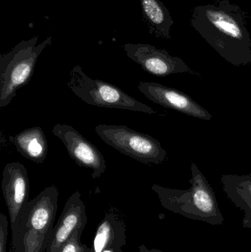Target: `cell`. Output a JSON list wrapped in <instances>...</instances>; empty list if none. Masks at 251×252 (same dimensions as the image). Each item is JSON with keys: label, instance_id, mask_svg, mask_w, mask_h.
<instances>
[{"label": "cell", "instance_id": "6da1fadb", "mask_svg": "<svg viewBox=\"0 0 251 252\" xmlns=\"http://www.w3.org/2000/svg\"><path fill=\"white\" fill-rule=\"evenodd\" d=\"M190 23L196 32L233 66L251 63V38L247 13L229 0L196 6Z\"/></svg>", "mask_w": 251, "mask_h": 252}, {"label": "cell", "instance_id": "7a4b0ae2", "mask_svg": "<svg viewBox=\"0 0 251 252\" xmlns=\"http://www.w3.org/2000/svg\"><path fill=\"white\" fill-rule=\"evenodd\" d=\"M191 187L188 189H172L154 184L151 189L157 194L164 208L187 219L211 225H222L224 218L210 184L195 163H191Z\"/></svg>", "mask_w": 251, "mask_h": 252}, {"label": "cell", "instance_id": "3957f363", "mask_svg": "<svg viewBox=\"0 0 251 252\" xmlns=\"http://www.w3.org/2000/svg\"><path fill=\"white\" fill-rule=\"evenodd\" d=\"M38 36L22 40L5 54L0 56V108L11 103L18 90L28 84L38 58L53 42L52 36L37 45Z\"/></svg>", "mask_w": 251, "mask_h": 252}, {"label": "cell", "instance_id": "277c9868", "mask_svg": "<svg viewBox=\"0 0 251 252\" xmlns=\"http://www.w3.org/2000/svg\"><path fill=\"white\" fill-rule=\"evenodd\" d=\"M67 86L83 101L91 106L156 115L150 106L139 101L119 87L88 77L81 66H75L69 74Z\"/></svg>", "mask_w": 251, "mask_h": 252}, {"label": "cell", "instance_id": "5b68a950", "mask_svg": "<svg viewBox=\"0 0 251 252\" xmlns=\"http://www.w3.org/2000/svg\"><path fill=\"white\" fill-rule=\"evenodd\" d=\"M94 130L109 146L139 162L159 164L167 157V153L157 139L128 126L101 124L96 126Z\"/></svg>", "mask_w": 251, "mask_h": 252}, {"label": "cell", "instance_id": "8992f818", "mask_svg": "<svg viewBox=\"0 0 251 252\" xmlns=\"http://www.w3.org/2000/svg\"><path fill=\"white\" fill-rule=\"evenodd\" d=\"M58 198L57 187L51 185L28 201L22 210L17 225L11 229L12 237L22 230L33 231L47 236L49 243L54 228Z\"/></svg>", "mask_w": 251, "mask_h": 252}, {"label": "cell", "instance_id": "52a82bcc", "mask_svg": "<svg viewBox=\"0 0 251 252\" xmlns=\"http://www.w3.org/2000/svg\"><path fill=\"white\" fill-rule=\"evenodd\" d=\"M123 49L130 59L138 63L145 72L159 77L186 73L200 76L182 59L172 56L167 50L148 44H125Z\"/></svg>", "mask_w": 251, "mask_h": 252}, {"label": "cell", "instance_id": "ba28073f", "mask_svg": "<svg viewBox=\"0 0 251 252\" xmlns=\"http://www.w3.org/2000/svg\"><path fill=\"white\" fill-rule=\"evenodd\" d=\"M52 132L61 140L69 157L77 164L92 170L93 179H98L104 174L106 162L103 154L95 145L85 139L72 126L67 124H56Z\"/></svg>", "mask_w": 251, "mask_h": 252}, {"label": "cell", "instance_id": "9c48e42d", "mask_svg": "<svg viewBox=\"0 0 251 252\" xmlns=\"http://www.w3.org/2000/svg\"><path fill=\"white\" fill-rule=\"evenodd\" d=\"M141 94L163 107L177 111L197 119L211 121L212 115L188 94L176 89L156 82L141 81L138 85Z\"/></svg>", "mask_w": 251, "mask_h": 252}, {"label": "cell", "instance_id": "30bf717a", "mask_svg": "<svg viewBox=\"0 0 251 252\" xmlns=\"http://www.w3.org/2000/svg\"><path fill=\"white\" fill-rule=\"evenodd\" d=\"M1 190L8 210L11 229L17 225L24 207L29 201V180L26 167L20 162H10L2 172Z\"/></svg>", "mask_w": 251, "mask_h": 252}, {"label": "cell", "instance_id": "8fae6325", "mask_svg": "<svg viewBox=\"0 0 251 252\" xmlns=\"http://www.w3.org/2000/svg\"><path fill=\"white\" fill-rule=\"evenodd\" d=\"M87 222L88 218L85 204L81 198V193L77 191L66 201L44 252H59L74 231L77 229L84 230Z\"/></svg>", "mask_w": 251, "mask_h": 252}, {"label": "cell", "instance_id": "7c38bea8", "mask_svg": "<svg viewBox=\"0 0 251 252\" xmlns=\"http://www.w3.org/2000/svg\"><path fill=\"white\" fill-rule=\"evenodd\" d=\"M126 229L123 220L113 212L108 213L99 223L93 242L94 252H124Z\"/></svg>", "mask_w": 251, "mask_h": 252}, {"label": "cell", "instance_id": "4fadbf2b", "mask_svg": "<svg viewBox=\"0 0 251 252\" xmlns=\"http://www.w3.org/2000/svg\"><path fill=\"white\" fill-rule=\"evenodd\" d=\"M18 152L28 160L41 164L47 158L48 142L44 130L39 126H34L9 137Z\"/></svg>", "mask_w": 251, "mask_h": 252}, {"label": "cell", "instance_id": "5bb4252c", "mask_svg": "<svg viewBox=\"0 0 251 252\" xmlns=\"http://www.w3.org/2000/svg\"><path fill=\"white\" fill-rule=\"evenodd\" d=\"M143 19L150 33L157 38L170 39L174 21L169 10L160 0H139Z\"/></svg>", "mask_w": 251, "mask_h": 252}, {"label": "cell", "instance_id": "9a60e30c", "mask_svg": "<svg viewBox=\"0 0 251 252\" xmlns=\"http://www.w3.org/2000/svg\"><path fill=\"white\" fill-rule=\"evenodd\" d=\"M221 183L230 201L245 215L251 216V174H223Z\"/></svg>", "mask_w": 251, "mask_h": 252}, {"label": "cell", "instance_id": "2e32d148", "mask_svg": "<svg viewBox=\"0 0 251 252\" xmlns=\"http://www.w3.org/2000/svg\"><path fill=\"white\" fill-rule=\"evenodd\" d=\"M83 232L84 229L74 231L59 252H94L93 248L88 247L81 241Z\"/></svg>", "mask_w": 251, "mask_h": 252}, {"label": "cell", "instance_id": "e0dca14e", "mask_svg": "<svg viewBox=\"0 0 251 252\" xmlns=\"http://www.w3.org/2000/svg\"><path fill=\"white\" fill-rule=\"evenodd\" d=\"M7 235H8V221L4 213L0 214V252H6Z\"/></svg>", "mask_w": 251, "mask_h": 252}, {"label": "cell", "instance_id": "ac0fdd59", "mask_svg": "<svg viewBox=\"0 0 251 252\" xmlns=\"http://www.w3.org/2000/svg\"><path fill=\"white\" fill-rule=\"evenodd\" d=\"M243 226L246 229H251V216L244 215V218L243 219Z\"/></svg>", "mask_w": 251, "mask_h": 252}, {"label": "cell", "instance_id": "d6986e66", "mask_svg": "<svg viewBox=\"0 0 251 252\" xmlns=\"http://www.w3.org/2000/svg\"><path fill=\"white\" fill-rule=\"evenodd\" d=\"M137 252H163L161 250H157V249H149L146 247L144 245H141L138 248Z\"/></svg>", "mask_w": 251, "mask_h": 252}, {"label": "cell", "instance_id": "ffe728a7", "mask_svg": "<svg viewBox=\"0 0 251 252\" xmlns=\"http://www.w3.org/2000/svg\"></svg>", "mask_w": 251, "mask_h": 252}]
</instances>
